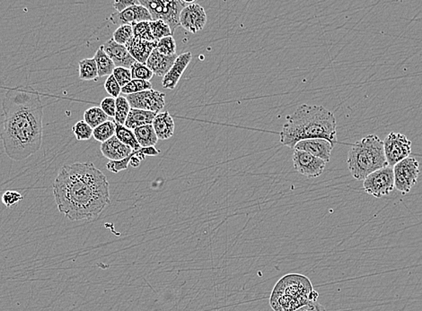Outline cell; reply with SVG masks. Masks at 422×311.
Returning a JSON list of instances; mask_svg holds the SVG:
<instances>
[{
	"instance_id": "1",
	"label": "cell",
	"mask_w": 422,
	"mask_h": 311,
	"mask_svg": "<svg viewBox=\"0 0 422 311\" xmlns=\"http://www.w3.org/2000/svg\"><path fill=\"white\" fill-rule=\"evenodd\" d=\"M53 195L58 211L71 221L95 219L110 202L106 176L92 162L64 165Z\"/></svg>"
},
{
	"instance_id": "2",
	"label": "cell",
	"mask_w": 422,
	"mask_h": 311,
	"mask_svg": "<svg viewBox=\"0 0 422 311\" xmlns=\"http://www.w3.org/2000/svg\"><path fill=\"white\" fill-rule=\"evenodd\" d=\"M4 127L3 147L12 160L23 161L41 149L43 144V105L39 93L16 89L6 93L2 102Z\"/></svg>"
},
{
	"instance_id": "3",
	"label": "cell",
	"mask_w": 422,
	"mask_h": 311,
	"mask_svg": "<svg viewBox=\"0 0 422 311\" xmlns=\"http://www.w3.org/2000/svg\"><path fill=\"white\" fill-rule=\"evenodd\" d=\"M336 119L323 106L303 105L287 117L280 132V143L294 149L300 141L321 138L337 143Z\"/></svg>"
},
{
	"instance_id": "4",
	"label": "cell",
	"mask_w": 422,
	"mask_h": 311,
	"mask_svg": "<svg viewBox=\"0 0 422 311\" xmlns=\"http://www.w3.org/2000/svg\"><path fill=\"white\" fill-rule=\"evenodd\" d=\"M318 292L314 291L309 278L299 274L283 276L272 290L269 305L274 311H295L311 302H317Z\"/></svg>"
},
{
	"instance_id": "5",
	"label": "cell",
	"mask_w": 422,
	"mask_h": 311,
	"mask_svg": "<svg viewBox=\"0 0 422 311\" xmlns=\"http://www.w3.org/2000/svg\"><path fill=\"white\" fill-rule=\"evenodd\" d=\"M349 172L357 181H364L372 172L387 167L384 142L376 135H369L352 144L348 154Z\"/></svg>"
},
{
	"instance_id": "6",
	"label": "cell",
	"mask_w": 422,
	"mask_h": 311,
	"mask_svg": "<svg viewBox=\"0 0 422 311\" xmlns=\"http://www.w3.org/2000/svg\"><path fill=\"white\" fill-rule=\"evenodd\" d=\"M191 3L193 1L140 0V4L150 13L152 21H164L170 27L173 33L180 26V14L187 5L191 4Z\"/></svg>"
},
{
	"instance_id": "7",
	"label": "cell",
	"mask_w": 422,
	"mask_h": 311,
	"mask_svg": "<svg viewBox=\"0 0 422 311\" xmlns=\"http://www.w3.org/2000/svg\"><path fill=\"white\" fill-rule=\"evenodd\" d=\"M394 188L402 195H407L417 184L420 174V164L414 157H408L393 167Z\"/></svg>"
},
{
	"instance_id": "8",
	"label": "cell",
	"mask_w": 422,
	"mask_h": 311,
	"mask_svg": "<svg viewBox=\"0 0 422 311\" xmlns=\"http://www.w3.org/2000/svg\"><path fill=\"white\" fill-rule=\"evenodd\" d=\"M394 189L393 169L390 166L372 172L363 182V189L366 194L375 198L388 196Z\"/></svg>"
},
{
	"instance_id": "9",
	"label": "cell",
	"mask_w": 422,
	"mask_h": 311,
	"mask_svg": "<svg viewBox=\"0 0 422 311\" xmlns=\"http://www.w3.org/2000/svg\"><path fill=\"white\" fill-rule=\"evenodd\" d=\"M384 150L387 164L390 167H393L398 162L410 157L411 142L408 139L406 135L392 132L384 141Z\"/></svg>"
},
{
	"instance_id": "10",
	"label": "cell",
	"mask_w": 422,
	"mask_h": 311,
	"mask_svg": "<svg viewBox=\"0 0 422 311\" xmlns=\"http://www.w3.org/2000/svg\"><path fill=\"white\" fill-rule=\"evenodd\" d=\"M126 99L131 109L147 110L155 114L160 113L165 105V93L154 89L127 95Z\"/></svg>"
},
{
	"instance_id": "11",
	"label": "cell",
	"mask_w": 422,
	"mask_h": 311,
	"mask_svg": "<svg viewBox=\"0 0 422 311\" xmlns=\"http://www.w3.org/2000/svg\"><path fill=\"white\" fill-rule=\"evenodd\" d=\"M293 164L299 174L313 179L323 174L326 162L307 152L294 149Z\"/></svg>"
},
{
	"instance_id": "12",
	"label": "cell",
	"mask_w": 422,
	"mask_h": 311,
	"mask_svg": "<svg viewBox=\"0 0 422 311\" xmlns=\"http://www.w3.org/2000/svg\"><path fill=\"white\" fill-rule=\"evenodd\" d=\"M207 23L205 10L198 3L187 5L180 14V26L192 33L200 32Z\"/></svg>"
},
{
	"instance_id": "13",
	"label": "cell",
	"mask_w": 422,
	"mask_h": 311,
	"mask_svg": "<svg viewBox=\"0 0 422 311\" xmlns=\"http://www.w3.org/2000/svg\"><path fill=\"white\" fill-rule=\"evenodd\" d=\"M109 20L113 25L122 26H131L140 22H150L152 17L146 8L141 5H136L130 6L123 12L112 14Z\"/></svg>"
},
{
	"instance_id": "14",
	"label": "cell",
	"mask_w": 422,
	"mask_h": 311,
	"mask_svg": "<svg viewBox=\"0 0 422 311\" xmlns=\"http://www.w3.org/2000/svg\"><path fill=\"white\" fill-rule=\"evenodd\" d=\"M334 147V144L328 140L314 138V139L299 142L294 147V149L307 152V153L312 154L314 157L321 159L327 164V162H330L331 151H333Z\"/></svg>"
},
{
	"instance_id": "15",
	"label": "cell",
	"mask_w": 422,
	"mask_h": 311,
	"mask_svg": "<svg viewBox=\"0 0 422 311\" xmlns=\"http://www.w3.org/2000/svg\"><path fill=\"white\" fill-rule=\"evenodd\" d=\"M103 47L106 53L108 55L116 68L130 69L135 62H137L134 60L133 56H131L124 45L115 43L113 39L107 41L106 43L103 45Z\"/></svg>"
},
{
	"instance_id": "16",
	"label": "cell",
	"mask_w": 422,
	"mask_h": 311,
	"mask_svg": "<svg viewBox=\"0 0 422 311\" xmlns=\"http://www.w3.org/2000/svg\"><path fill=\"white\" fill-rule=\"evenodd\" d=\"M192 58V55L189 51L188 53L179 55L170 70L163 78V88L174 90L176 88L182 74L185 73V69L188 67L190 62H191Z\"/></svg>"
},
{
	"instance_id": "17",
	"label": "cell",
	"mask_w": 422,
	"mask_h": 311,
	"mask_svg": "<svg viewBox=\"0 0 422 311\" xmlns=\"http://www.w3.org/2000/svg\"><path fill=\"white\" fill-rule=\"evenodd\" d=\"M125 47L135 60L146 64L152 51L157 47V41H147L133 36Z\"/></svg>"
},
{
	"instance_id": "18",
	"label": "cell",
	"mask_w": 422,
	"mask_h": 311,
	"mask_svg": "<svg viewBox=\"0 0 422 311\" xmlns=\"http://www.w3.org/2000/svg\"><path fill=\"white\" fill-rule=\"evenodd\" d=\"M177 57L176 54L172 55V56H165L155 49L148 58L146 65L154 75L164 78L174 65Z\"/></svg>"
},
{
	"instance_id": "19",
	"label": "cell",
	"mask_w": 422,
	"mask_h": 311,
	"mask_svg": "<svg viewBox=\"0 0 422 311\" xmlns=\"http://www.w3.org/2000/svg\"><path fill=\"white\" fill-rule=\"evenodd\" d=\"M102 154L103 157L110 161H120L130 157L133 154V149L120 142L115 136L108 141L101 144Z\"/></svg>"
},
{
	"instance_id": "20",
	"label": "cell",
	"mask_w": 422,
	"mask_h": 311,
	"mask_svg": "<svg viewBox=\"0 0 422 311\" xmlns=\"http://www.w3.org/2000/svg\"><path fill=\"white\" fill-rule=\"evenodd\" d=\"M152 126L154 127L158 139H169L175 133V123L168 112L158 113L155 116Z\"/></svg>"
},
{
	"instance_id": "21",
	"label": "cell",
	"mask_w": 422,
	"mask_h": 311,
	"mask_svg": "<svg viewBox=\"0 0 422 311\" xmlns=\"http://www.w3.org/2000/svg\"><path fill=\"white\" fill-rule=\"evenodd\" d=\"M158 114L147 110L131 109L124 126L131 130L137 127L152 125L153 120Z\"/></svg>"
},
{
	"instance_id": "22",
	"label": "cell",
	"mask_w": 422,
	"mask_h": 311,
	"mask_svg": "<svg viewBox=\"0 0 422 311\" xmlns=\"http://www.w3.org/2000/svg\"><path fill=\"white\" fill-rule=\"evenodd\" d=\"M93 58H95L96 65H98L99 78L110 77V75H113L114 68L116 67L108 55L106 53L103 45L96 51Z\"/></svg>"
},
{
	"instance_id": "23",
	"label": "cell",
	"mask_w": 422,
	"mask_h": 311,
	"mask_svg": "<svg viewBox=\"0 0 422 311\" xmlns=\"http://www.w3.org/2000/svg\"><path fill=\"white\" fill-rule=\"evenodd\" d=\"M133 132L141 148L155 147L158 143V138L152 125L137 127Z\"/></svg>"
},
{
	"instance_id": "24",
	"label": "cell",
	"mask_w": 422,
	"mask_h": 311,
	"mask_svg": "<svg viewBox=\"0 0 422 311\" xmlns=\"http://www.w3.org/2000/svg\"><path fill=\"white\" fill-rule=\"evenodd\" d=\"M79 79L83 81L98 80V69L95 58H84L79 61Z\"/></svg>"
},
{
	"instance_id": "25",
	"label": "cell",
	"mask_w": 422,
	"mask_h": 311,
	"mask_svg": "<svg viewBox=\"0 0 422 311\" xmlns=\"http://www.w3.org/2000/svg\"><path fill=\"white\" fill-rule=\"evenodd\" d=\"M108 116L106 115L100 107H92L86 110L84 120L93 130L102 125L103 123L108 122Z\"/></svg>"
},
{
	"instance_id": "26",
	"label": "cell",
	"mask_w": 422,
	"mask_h": 311,
	"mask_svg": "<svg viewBox=\"0 0 422 311\" xmlns=\"http://www.w3.org/2000/svg\"><path fill=\"white\" fill-rule=\"evenodd\" d=\"M115 137L122 142L123 144L130 147L133 151H138L140 149V144L138 143L136 137L133 130L128 129L125 126L117 125Z\"/></svg>"
},
{
	"instance_id": "27",
	"label": "cell",
	"mask_w": 422,
	"mask_h": 311,
	"mask_svg": "<svg viewBox=\"0 0 422 311\" xmlns=\"http://www.w3.org/2000/svg\"><path fill=\"white\" fill-rule=\"evenodd\" d=\"M116 124L114 122H106L93 130V137L96 141L103 144L115 136Z\"/></svg>"
},
{
	"instance_id": "28",
	"label": "cell",
	"mask_w": 422,
	"mask_h": 311,
	"mask_svg": "<svg viewBox=\"0 0 422 311\" xmlns=\"http://www.w3.org/2000/svg\"><path fill=\"white\" fill-rule=\"evenodd\" d=\"M130 105L129 102L127 101L126 97L120 96L116 99V112L115 117H114V122L117 125L124 126L126 122L128 116L130 112Z\"/></svg>"
},
{
	"instance_id": "29",
	"label": "cell",
	"mask_w": 422,
	"mask_h": 311,
	"mask_svg": "<svg viewBox=\"0 0 422 311\" xmlns=\"http://www.w3.org/2000/svg\"><path fill=\"white\" fill-rule=\"evenodd\" d=\"M152 34L155 41L163 39V38L173 36L170 27L165 23L164 21L157 20L150 22Z\"/></svg>"
},
{
	"instance_id": "30",
	"label": "cell",
	"mask_w": 422,
	"mask_h": 311,
	"mask_svg": "<svg viewBox=\"0 0 422 311\" xmlns=\"http://www.w3.org/2000/svg\"><path fill=\"white\" fill-rule=\"evenodd\" d=\"M151 83L150 81L140 80V79H133L129 84L122 88V93L129 95L133 93H141L152 90Z\"/></svg>"
},
{
	"instance_id": "31",
	"label": "cell",
	"mask_w": 422,
	"mask_h": 311,
	"mask_svg": "<svg viewBox=\"0 0 422 311\" xmlns=\"http://www.w3.org/2000/svg\"><path fill=\"white\" fill-rule=\"evenodd\" d=\"M134 37L147 41H155L152 34L150 22H140L131 25Z\"/></svg>"
},
{
	"instance_id": "32",
	"label": "cell",
	"mask_w": 422,
	"mask_h": 311,
	"mask_svg": "<svg viewBox=\"0 0 422 311\" xmlns=\"http://www.w3.org/2000/svg\"><path fill=\"white\" fill-rule=\"evenodd\" d=\"M155 50L165 56H172V55L176 54V43L174 37L168 36L157 41Z\"/></svg>"
},
{
	"instance_id": "33",
	"label": "cell",
	"mask_w": 422,
	"mask_h": 311,
	"mask_svg": "<svg viewBox=\"0 0 422 311\" xmlns=\"http://www.w3.org/2000/svg\"><path fill=\"white\" fill-rule=\"evenodd\" d=\"M72 131L78 141L89 140L93 137V130L85 120H79L72 127Z\"/></svg>"
},
{
	"instance_id": "34",
	"label": "cell",
	"mask_w": 422,
	"mask_h": 311,
	"mask_svg": "<svg viewBox=\"0 0 422 311\" xmlns=\"http://www.w3.org/2000/svg\"><path fill=\"white\" fill-rule=\"evenodd\" d=\"M130 71L133 79H140V80L150 81L154 75L146 64L138 63V62H135L130 68Z\"/></svg>"
},
{
	"instance_id": "35",
	"label": "cell",
	"mask_w": 422,
	"mask_h": 311,
	"mask_svg": "<svg viewBox=\"0 0 422 311\" xmlns=\"http://www.w3.org/2000/svg\"><path fill=\"white\" fill-rule=\"evenodd\" d=\"M133 29L131 26H119L113 33V39L115 43L125 45L133 38Z\"/></svg>"
},
{
	"instance_id": "36",
	"label": "cell",
	"mask_w": 422,
	"mask_h": 311,
	"mask_svg": "<svg viewBox=\"0 0 422 311\" xmlns=\"http://www.w3.org/2000/svg\"><path fill=\"white\" fill-rule=\"evenodd\" d=\"M113 75L114 78L116 79L117 82H118V84L122 88L129 84L131 80H133V77H131V71L129 68H114Z\"/></svg>"
},
{
	"instance_id": "37",
	"label": "cell",
	"mask_w": 422,
	"mask_h": 311,
	"mask_svg": "<svg viewBox=\"0 0 422 311\" xmlns=\"http://www.w3.org/2000/svg\"><path fill=\"white\" fill-rule=\"evenodd\" d=\"M105 88L106 92L109 93L110 97L117 99L120 97V93H122V88H120L118 82L114 78L113 75H110L106 79L105 83Z\"/></svg>"
},
{
	"instance_id": "38",
	"label": "cell",
	"mask_w": 422,
	"mask_h": 311,
	"mask_svg": "<svg viewBox=\"0 0 422 311\" xmlns=\"http://www.w3.org/2000/svg\"><path fill=\"white\" fill-rule=\"evenodd\" d=\"M131 157H133V154H131L130 157L123 159V160L110 161L108 164H106L107 170L113 172V174H118L120 172L127 170L128 167H129Z\"/></svg>"
},
{
	"instance_id": "39",
	"label": "cell",
	"mask_w": 422,
	"mask_h": 311,
	"mask_svg": "<svg viewBox=\"0 0 422 311\" xmlns=\"http://www.w3.org/2000/svg\"><path fill=\"white\" fill-rule=\"evenodd\" d=\"M23 199V196L21 195L19 192L14 191V190H9V191H6L4 194H3L2 203L9 209V207L15 206L16 204L22 201Z\"/></svg>"
},
{
	"instance_id": "40",
	"label": "cell",
	"mask_w": 422,
	"mask_h": 311,
	"mask_svg": "<svg viewBox=\"0 0 422 311\" xmlns=\"http://www.w3.org/2000/svg\"><path fill=\"white\" fill-rule=\"evenodd\" d=\"M103 110V112L108 117H115L116 112V99L113 97H106L103 100L101 106H100Z\"/></svg>"
},
{
	"instance_id": "41",
	"label": "cell",
	"mask_w": 422,
	"mask_h": 311,
	"mask_svg": "<svg viewBox=\"0 0 422 311\" xmlns=\"http://www.w3.org/2000/svg\"><path fill=\"white\" fill-rule=\"evenodd\" d=\"M136 5H140V0H120V1L113 3V8L116 9L117 12L120 13L130 6Z\"/></svg>"
},
{
	"instance_id": "42",
	"label": "cell",
	"mask_w": 422,
	"mask_h": 311,
	"mask_svg": "<svg viewBox=\"0 0 422 311\" xmlns=\"http://www.w3.org/2000/svg\"><path fill=\"white\" fill-rule=\"evenodd\" d=\"M295 311H326V309L317 302H311Z\"/></svg>"
},
{
	"instance_id": "43",
	"label": "cell",
	"mask_w": 422,
	"mask_h": 311,
	"mask_svg": "<svg viewBox=\"0 0 422 311\" xmlns=\"http://www.w3.org/2000/svg\"><path fill=\"white\" fill-rule=\"evenodd\" d=\"M140 150L145 155H148V157H155V155L160 154V151L155 147L140 148Z\"/></svg>"
},
{
	"instance_id": "44",
	"label": "cell",
	"mask_w": 422,
	"mask_h": 311,
	"mask_svg": "<svg viewBox=\"0 0 422 311\" xmlns=\"http://www.w3.org/2000/svg\"><path fill=\"white\" fill-rule=\"evenodd\" d=\"M140 160H138V159L135 157L134 154V152L133 153V157H131L130 161V165L133 166V168H138V166L140 165Z\"/></svg>"
}]
</instances>
